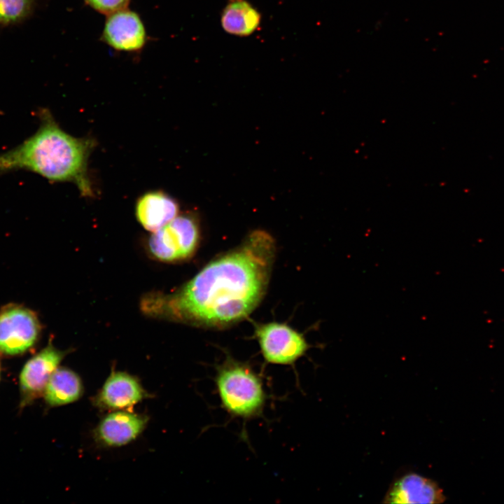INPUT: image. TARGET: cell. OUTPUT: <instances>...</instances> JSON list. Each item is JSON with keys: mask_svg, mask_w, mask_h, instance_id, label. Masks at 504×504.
<instances>
[{"mask_svg": "<svg viewBox=\"0 0 504 504\" xmlns=\"http://www.w3.org/2000/svg\"><path fill=\"white\" fill-rule=\"evenodd\" d=\"M273 238L255 230L233 251L202 268L171 295H150L146 313L195 324L220 327L246 318L266 290L274 258Z\"/></svg>", "mask_w": 504, "mask_h": 504, "instance_id": "1", "label": "cell"}, {"mask_svg": "<svg viewBox=\"0 0 504 504\" xmlns=\"http://www.w3.org/2000/svg\"><path fill=\"white\" fill-rule=\"evenodd\" d=\"M36 132L0 154V174L27 170L53 182H71L80 194L94 195L88 164L94 141L65 132L47 109L39 111Z\"/></svg>", "mask_w": 504, "mask_h": 504, "instance_id": "2", "label": "cell"}, {"mask_svg": "<svg viewBox=\"0 0 504 504\" xmlns=\"http://www.w3.org/2000/svg\"><path fill=\"white\" fill-rule=\"evenodd\" d=\"M217 392L223 409L241 419L258 416L267 398L262 380L248 365L227 358L215 376Z\"/></svg>", "mask_w": 504, "mask_h": 504, "instance_id": "3", "label": "cell"}, {"mask_svg": "<svg viewBox=\"0 0 504 504\" xmlns=\"http://www.w3.org/2000/svg\"><path fill=\"white\" fill-rule=\"evenodd\" d=\"M200 240L196 219L188 214L177 216L153 232L148 240L151 254L163 262H175L192 256Z\"/></svg>", "mask_w": 504, "mask_h": 504, "instance_id": "4", "label": "cell"}, {"mask_svg": "<svg viewBox=\"0 0 504 504\" xmlns=\"http://www.w3.org/2000/svg\"><path fill=\"white\" fill-rule=\"evenodd\" d=\"M255 336L263 358L270 364L293 365L309 348L303 335L286 323L258 324Z\"/></svg>", "mask_w": 504, "mask_h": 504, "instance_id": "5", "label": "cell"}, {"mask_svg": "<svg viewBox=\"0 0 504 504\" xmlns=\"http://www.w3.org/2000/svg\"><path fill=\"white\" fill-rule=\"evenodd\" d=\"M41 325L36 314L22 306L10 304L0 312V353L23 354L36 342Z\"/></svg>", "mask_w": 504, "mask_h": 504, "instance_id": "6", "label": "cell"}, {"mask_svg": "<svg viewBox=\"0 0 504 504\" xmlns=\"http://www.w3.org/2000/svg\"><path fill=\"white\" fill-rule=\"evenodd\" d=\"M150 397L151 394L136 376L126 372L112 371L92 398V404L104 411L130 410Z\"/></svg>", "mask_w": 504, "mask_h": 504, "instance_id": "7", "label": "cell"}, {"mask_svg": "<svg viewBox=\"0 0 504 504\" xmlns=\"http://www.w3.org/2000/svg\"><path fill=\"white\" fill-rule=\"evenodd\" d=\"M149 417L130 410L111 411L102 418L92 434L104 447H119L135 440L145 430Z\"/></svg>", "mask_w": 504, "mask_h": 504, "instance_id": "8", "label": "cell"}, {"mask_svg": "<svg viewBox=\"0 0 504 504\" xmlns=\"http://www.w3.org/2000/svg\"><path fill=\"white\" fill-rule=\"evenodd\" d=\"M102 39L115 50L134 52L144 47L147 36L139 15L126 8L108 15Z\"/></svg>", "mask_w": 504, "mask_h": 504, "instance_id": "9", "label": "cell"}, {"mask_svg": "<svg viewBox=\"0 0 504 504\" xmlns=\"http://www.w3.org/2000/svg\"><path fill=\"white\" fill-rule=\"evenodd\" d=\"M66 354L51 343L31 357L20 374L22 404H27L43 395L48 380Z\"/></svg>", "mask_w": 504, "mask_h": 504, "instance_id": "10", "label": "cell"}, {"mask_svg": "<svg viewBox=\"0 0 504 504\" xmlns=\"http://www.w3.org/2000/svg\"><path fill=\"white\" fill-rule=\"evenodd\" d=\"M447 498L435 481L416 473H408L390 486L382 503H442Z\"/></svg>", "mask_w": 504, "mask_h": 504, "instance_id": "11", "label": "cell"}, {"mask_svg": "<svg viewBox=\"0 0 504 504\" xmlns=\"http://www.w3.org/2000/svg\"><path fill=\"white\" fill-rule=\"evenodd\" d=\"M178 202L162 190L148 191L141 195L135 205V215L144 229L154 232L178 214Z\"/></svg>", "mask_w": 504, "mask_h": 504, "instance_id": "12", "label": "cell"}, {"mask_svg": "<svg viewBox=\"0 0 504 504\" xmlns=\"http://www.w3.org/2000/svg\"><path fill=\"white\" fill-rule=\"evenodd\" d=\"M83 393V384L80 376L69 368L58 367L48 380L43 396L46 403L52 407L73 403Z\"/></svg>", "mask_w": 504, "mask_h": 504, "instance_id": "13", "label": "cell"}, {"mask_svg": "<svg viewBox=\"0 0 504 504\" xmlns=\"http://www.w3.org/2000/svg\"><path fill=\"white\" fill-rule=\"evenodd\" d=\"M260 22L259 12L246 0H230L221 15L224 30L239 36L251 34Z\"/></svg>", "mask_w": 504, "mask_h": 504, "instance_id": "14", "label": "cell"}, {"mask_svg": "<svg viewBox=\"0 0 504 504\" xmlns=\"http://www.w3.org/2000/svg\"><path fill=\"white\" fill-rule=\"evenodd\" d=\"M33 0H0V24L19 22L31 11Z\"/></svg>", "mask_w": 504, "mask_h": 504, "instance_id": "15", "label": "cell"}, {"mask_svg": "<svg viewBox=\"0 0 504 504\" xmlns=\"http://www.w3.org/2000/svg\"><path fill=\"white\" fill-rule=\"evenodd\" d=\"M94 10L107 15L126 8L130 0H84Z\"/></svg>", "mask_w": 504, "mask_h": 504, "instance_id": "16", "label": "cell"}]
</instances>
